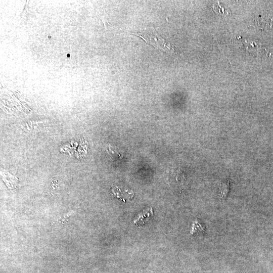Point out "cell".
<instances>
[{
  "label": "cell",
  "mask_w": 273,
  "mask_h": 273,
  "mask_svg": "<svg viewBox=\"0 0 273 273\" xmlns=\"http://www.w3.org/2000/svg\"><path fill=\"white\" fill-rule=\"evenodd\" d=\"M142 38L147 43L154 47H157L174 53L175 48L169 41L166 40L161 36L158 35L157 32L153 28H149L145 31L135 33H131Z\"/></svg>",
  "instance_id": "cell-1"
},
{
  "label": "cell",
  "mask_w": 273,
  "mask_h": 273,
  "mask_svg": "<svg viewBox=\"0 0 273 273\" xmlns=\"http://www.w3.org/2000/svg\"><path fill=\"white\" fill-rule=\"evenodd\" d=\"M153 213L152 208H150L139 214L133 220V222L137 225H143L148 220L150 215H152Z\"/></svg>",
  "instance_id": "cell-2"
},
{
  "label": "cell",
  "mask_w": 273,
  "mask_h": 273,
  "mask_svg": "<svg viewBox=\"0 0 273 273\" xmlns=\"http://www.w3.org/2000/svg\"><path fill=\"white\" fill-rule=\"evenodd\" d=\"M197 229H198L199 230H201V226L200 224L199 223H198L197 222L195 221V222H194V223H193V227H192V231H191V234H193L194 232H197Z\"/></svg>",
  "instance_id": "cell-4"
},
{
  "label": "cell",
  "mask_w": 273,
  "mask_h": 273,
  "mask_svg": "<svg viewBox=\"0 0 273 273\" xmlns=\"http://www.w3.org/2000/svg\"><path fill=\"white\" fill-rule=\"evenodd\" d=\"M213 8L214 11L216 12L217 13L223 14V15L230 14L229 10H225L223 7L220 6L218 3H217V4L214 5Z\"/></svg>",
  "instance_id": "cell-3"
}]
</instances>
